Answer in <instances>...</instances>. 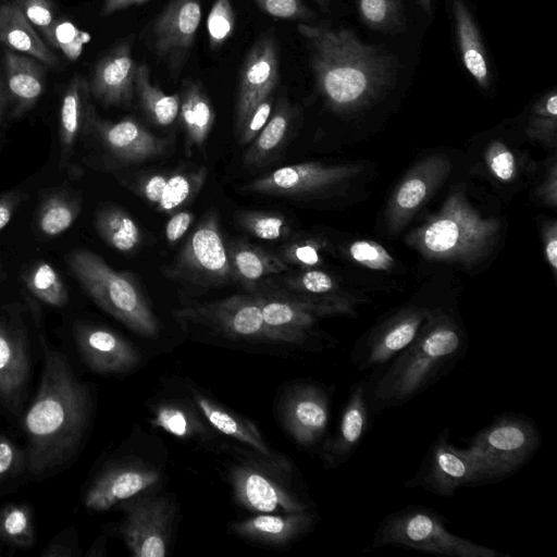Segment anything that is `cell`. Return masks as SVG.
<instances>
[{
  "instance_id": "cell-1",
  "label": "cell",
  "mask_w": 557,
  "mask_h": 557,
  "mask_svg": "<svg viewBox=\"0 0 557 557\" xmlns=\"http://www.w3.org/2000/svg\"><path fill=\"white\" fill-rule=\"evenodd\" d=\"M38 342L42 357L39 384L21 418L28 478L36 481L74 461L86 440L92 409L90 391L67 356L42 333Z\"/></svg>"
},
{
  "instance_id": "cell-2",
  "label": "cell",
  "mask_w": 557,
  "mask_h": 557,
  "mask_svg": "<svg viewBox=\"0 0 557 557\" xmlns=\"http://www.w3.org/2000/svg\"><path fill=\"white\" fill-rule=\"evenodd\" d=\"M297 30L308 44L317 86L331 106L359 104L395 79L394 54L363 42L351 29L298 23Z\"/></svg>"
},
{
  "instance_id": "cell-3",
  "label": "cell",
  "mask_w": 557,
  "mask_h": 557,
  "mask_svg": "<svg viewBox=\"0 0 557 557\" xmlns=\"http://www.w3.org/2000/svg\"><path fill=\"white\" fill-rule=\"evenodd\" d=\"M466 347L465 335L455 323L432 321L368 383L370 406L380 411L409 401L454 368Z\"/></svg>"
},
{
  "instance_id": "cell-4",
  "label": "cell",
  "mask_w": 557,
  "mask_h": 557,
  "mask_svg": "<svg viewBox=\"0 0 557 557\" xmlns=\"http://www.w3.org/2000/svg\"><path fill=\"white\" fill-rule=\"evenodd\" d=\"M66 262L102 310L141 336L158 335V319L133 276L113 270L100 256L88 250L71 252Z\"/></svg>"
},
{
  "instance_id": "cell-5",
  "label": "cell",
  "mask_w": 557,
  "mask_h": 557,
  "mask_svg": "<svg viewBox=\"0 0 557 557\" xmlns=\"http://www.w3.org/2000/svg\"><path fill=\"white\" fill-rule=\"evenodd\" d=\"M467 444L480 484H485L505 479L525 465L541 446V432L529 417L504 413Z\"/></svg>"
},
{
  "instance_id": "cell-6",
  "label": "cell",
  "mask_w": 557,
  "mask_h": 557,
  "mask_svg": "<svg viewBox=\"0 0 557 557\" xmlns=\"http://www.w3.org/2000/svg\"><path fill=\"white\" fill-rule=\"evenodd\" d=\"M389 545L449 557L504 556L491 547L449 532L444 517L423 506H407L388 515L379 524L372 546L380 548Z\"/></svg>"
},
{
  "instance_id": "cell-7",
  "label": "cell",
  "mask_w": 557,
  "mask_h": 557,
  "mask_svg": "<svg viewBox=\"0 0 557 557\" xmlns=\"http://www.w3.org/2000/svg\"><path fill=\"white\" fill-rule=\"evenodd\" d=\"M219 222L215 210L207 212L165 271L168 276L201 287L223 285L233 278Z\"/></svg>"
},
{
  "instance_id": "cell-8",
  "label": "cell",
  "mask_w": 557,
  "mask_h": 557,
  "mask_svg": "<svg viewBox=\"0 0 557 557\" xmlns=\"http://www.w3.org/2000/svg\"><path fill=\"white\" fill-rule=\"evenodd\" d=\"M174 315L177 320L201 324L234 338L298 343L293 336L265 323L255 293L188 306L176 310Z\"/></svg>"
},
{
  "instance_id": "cell-9",
  "label": "cell",
  "mask_w": 557,
  "mask_h": 557,
  "mask_svg": "<svg viewBox=\"0 0 557 557\" xmlns=\"http://www.w3.org/2000/svg\"><path fill=\"white\" fill-rule=\"evenodd\" d=\"M33 350L28 330L18 312L0 314V408L20 420L28 399Z\"/></svg>"
},
{
  "instance_id": "cell-10",
  "label": "cell",
  "mask_w": 557,
  "mask_h": 557,
  "mask_svg": "<svg viewBox=\"0 0 557 557\" xmlns=\"http://www.w3.org/2000/svg\"><path fill=\"white\" fill-rule=\"evenodd\" d=\"M124 517L117 528L135 557H164L173 506L163 496L138 494L121 503Z\"/></svg>"
},
{
  "instance_id": "cell-11",
  "label": "cell",
  "mask_w": 557,
  "mask_h": 557,
  "mask_svg": "<svg viewBox=\"0 0 557 557\" xmlns=\"http://www.w3.org/2000/svg\"><path fill=\"white\" fill-rule=\"evenodd\" d=\"M448 433L446 429L438 434L406 487H421L438 496L453 497L460 487L480 484L471 456L466 448L454 446Z\"/></svg>"
},
{
  "instance_id": "cell-12",
  "label": "cell",
  "mask_w": 557,
  "mask_h": 557,
  "mask_svg": "<svg viewBox=\"0 0 557 557\" xmlns=\"http://www.w3.org/2000/svg\"><path fill=\"white\" fill-rule=\"evenodd\" d=\"M200 21V0H171L150 26L151 50L173 69L180 67L194 45Z\"/></svg>"
},
{
  "instance_id": "cell-13",
  "label": "cell",
  "mask_w": 557,
  "mask_h": 557,
  "mask_svg": "<svg viewBox=\"0 0 557 557\" xmlns=\"http://www.w3.org/2000/svg\"><path fill=\"white\" fill-rule=\"evenodd\" d=\"M280 79L278 50L275 38L265 34L251 46L240 70L236 127L239 131L251 111L272 96Z\"/></svg>"
},
{
  "instance_id": "cell-14",
  "label": "cell",
  "mask_w": 557,
  "mask_h": 557,
  "mask_svg": "<svg viewBox=\"0 0 557 557\" xmlns=\"http://www.w3.org/2000/svg\"><path fill=\"white\" fill-rule=\"evenodd\" d=\"M73 338L81 360L96 373H125L139 363L137 349L107 327L79 322L73 329Z\"/></svg>"
},
{
  "instance_id": "cell-15",
  "label": "cell",
  "mask_w": 557,
  "mask_h": 557,
  "mask_svg": "<svg viewBox=\"0 0 557 557\" xmlns=\"http://www.w3.org/2000/svg\"><path fill=\"white\" fill-rule=\"evenodd\" d=\"M160 481L154 469L131 465H110L90 478L82 492L84 507L104 511L136 496Z\"/></svg>"
},
{
  "instance_id": "cell-16",
  "label": "cell",
  "mask_w": 557,
  "mask_h": 557,
  "mask_svg": "<svg viewBox=\"0 0 557 557\" xmlns=\"http://www.w3.org/2000/svg\"><path fill=\"white\" fill-rule=\"evenodd\" d=\"M136 69L131 42H120L96 64L88 84L90 95L106 107L129 104L135 94Z\"/></svg>"
},
{
  "instance_id": "cell-17",
  "label": "cell",
  "mask_w": 557,
  "mask_h": 557,
  "mask_svg": "<svg viewBox=\"0 0 557 557\" xmlns=\"http://www.w3.org/2000/svg\"><path fill=\"white\" fill-rule=\"evenodd\" d=\"M369 411L368 383L356 382L343 408L336 433L323 447L325 468L343 465L356 451L368 430Z\"/></svg>"
},
{
  "instance_id": "cell-18",
  "label": "cell",
  "mask_w": 557,
  "mask_h": 557,
  "mask_svg": "<svg viewBox=\"0 0 557 557\" xmlns=\"http://www.w3.org/2000/svg\"><path fill=\"white\" fill-rule=\"evenodd\" d=\"M110 153L126 163L144 162L165 152L169 141L159 138L137 121L126 117L117 122L97 121L89 116Z\"/></svg>"
},
{
  "instance_id": "cell-19",
  "label": "cell",
  "mask_w": 557,
  "mask_h": 557,
  "mask_svg": "<svg viewBox=\"0 0 557 557\" xmlns=\"http://www.w3.org/2000/svg\"><path fill=\"white\" fill-rule=\"evenodd\" d=\"M232 483L238 502L250 510L263 513L308 510V506L295 495L251 467L235 468L232 472Z\"/></svg>"
},
{
  "instance_id": "cell-20",
  "label": "cell",
  "mask_w": 557,
  "mask_h": 557,
  "mask_svg": "<svg viewBox=\"0 0 557 557\" xmlns=\"http://www.w3.org/2000/svg\"><path fill=\"white\" fill-rule=\"evenodd\" d=\"M329 414L326 393L315 385H304L288 395L284 407V423L298 444L311 446L323 436Z\"/></svg>"
},
{
  "instance_id": "cell-21",
  "label": "cell",
  "mask_w": 557,
  "mask_h": 557,
  "mask_svg": "<svg viewBox=\"0 0 557 557\" xmlns=\"http://www.w3.org/2000/svg\"><path fill=\"white\" fill-rule=\"evenodd\" d=\"M4 84L13 103L12 116L30 110L45 90V69L33 57L11 49L4 51Z\"/></svg>"
},
{
  "instance_id": "cell-22",
  "label": "cell",
  "mask_w": 557,
  "mask_h": 557,
  "mask_svg": "<svg viewBox=\"0 0 557 557\" xmlns=\"http://www.w3.org/2000/svg\"><path fill=\"white\" fill-rule=\"evenodd\" d=\"M337 176V171L315 163H300L278 168L253 180L244 189L263 195L292 197L322 187Z\"/></svg>"
},
{
  "instance_id": "cell-23",
  "label": "cell",
  "mask_w": 557,
  "mask_h": 557,
  "mask_svg": "<svg viewBox=\"0 0 557 557\" xmlns=\"http://www.w3.org/2000/svg\"><path fill=\"white\" fill-rule=\"evenodd\" d=\"M265 323L293 336L298 343L309 336L318 309L306 301L281 294L256 293Z\"/></svg>"
},
{
  "instance_id": "cell-24",
  "label": "cell",
  "mask_w": 557,
  "mask_h": 557,
  "mask_svg": "<svg viewBox=\"0 0 557 557\" xmlns=\"http://www.w3.org/2000/svg\"><path fill=\"white\" fill-rule=\"evenodd\" d=\"M451 9L462 64L478 85L487 88L491 69L479 27L463 0H453Z\"/></svg>"
},
{
  "instance_id": "cell-25",
  "label": "cell",
  "mask_w": 557,
  "mask_h": 557,
  "mask_svg": "<svg viewBox=\"0 0 557 557\" xmlns=\"http://www.w3.org/2000/svg\"><path fill=\"white\" fill-rule=\"evenodd\" d=\"M314 523L313 513L306 511L280 515H259L233 524V531L253 541L283 545L307 532Z\"/></svg>"
},
{
  "instance_id": "cell-26",
  "label": "cell",
  "mask_w": 557,
  "mask_h": 557,
  "mask_svg": "<svg viewBox=\"0 0 557 557\" xmlns=\"http://www.w3.org/2000/svg\"><path fill=\"white\" fill-rule=\"evenodd\" d=\"M0 42L11 50L33 57L48 66L59 63L58 57L37 35L15 2L0 4Z\"/></svg>"
},
{
  "instance_id": "cell-27",
  "label": "cell",
  "mask_w": 557,
  "mask_h": 557,
  "mask_svg": "<svg viewBox=\"0 0 557 557\" xmlns=\"http://www.w3.org/2000/svg\"><path fill=\"white\" fill-rule=\"evenodd\" d=\"M194 398L200 411L214 429L249 445L274 466L284 467V460L270 449L255 424L234 416L199 393L194 392Z\"/></svg>"
},
{
  "instance_id": "cell-28",
  "label": "cell",
  "mask_w": 557,
  "mask_h": 557,
  "mask_svg": "<svg viewBox=\"0 0 557 557\" xmlns=\"http://www.w3.org/2000/svg\"><path fill=\"white\" fill-rule=\"evenodd\" d=\"M227 249L233 278L247 288L255 289L260 280L288 269L281 257L246 240H235Z\"/></svg>"
},
{
  "instance_id": "cell-29",
  "label": "cell",
  "mask_w": 557,
  "mask_h": 557,
  "mask_svg": "<svg viewBox=\"0 0 557 557\" xmlns=\"http://www.w3.org/2000/svg\"><path fill=\"white\" fill-rule=\"evenodd\" d=\"M180 117L186 134V148L201 147L215 119L212 103L197 82L185 85L181 95Z\"/></svg>"
},
{
  "instance_id": "cell-30",
  "label": "cell",
  "mask_w": 557,
  "mask_h": 557,
  "mask_svg": "<svg viewBox=\"0 0 557 557\" xmlns=\"http://www.w3.org/2000/svg\"><path fill=\"white\" fill-rule=\"evenodd\" d=\"M89 85L76 74L69 83L60 109V146L62 164L71 157L85 119H88Z\"/></svg>"
},
{
  "instance_id": "cell-31",
  "label": "cell",
  "mask_w": 557,
  "mask_h": 557,
  "mask_svg": "<svg viewBox=\"0 0 557 557\" xmlns=\"http://www.w3.org/2000/svg\"><path fill=\"white\" fill-rule=\"evenodd\" d=\"M293 121V109L285 98H281L269 121L250 143L244 156L248 165L264 164L283 145Z\"/></svg>"
},
{
  "instance_id": "cell-32",
  "label": "cell",
  "mask_w": 557,
  "mask_h": 557,
  "mask_svg": "<svg viewBox=\"0 0 557 557\" xmlns=\"http://www.w3.org/2000/svg\"><path fill=\"white\" fill-rule=\"evenodd\" d=\"M135 92L141 109L160 126L171 125L180 113L181 96L168 95L150 82L149 67L139 64L135 74Z\"/></svg>"
},
{
  "instance_id": "cell-33",
  "label": "cell",
  "mask_w": 557,
  "mask_h": 557,
  "mask_svg": "<svg viewBox=\"0 0 557 557\" xmlns=\"http://www.w3.org/2000/svg\"><path fill=\"white\" fill-rule=\"evenodd\" d=\"M35 513L26 502H10L0 508V542L13 549L27 550L36 544Z\"/></svg>"
},
{
  "instance_id": "cell-34",
  "label": "cell",
  "mask_w": 557,
  "mask_h": 557,
  "mask_svg": "<svg viewBox=\"0 0 557 557\" xmlns=\"http://www.w3.org/2000/svg\"><path fill=\"white\" fill-rule=\"evenodd\" d=\"M95 225L102 239L121 252L133 251L140 244L141 235L137 223L121 208L100 209L96 214Z\"/></svg>"
},
{
  "instance_id": "cell-35",
  "label": "cell",
  "mask_w": 557,
  "mask_h": 557,
  "mask_svg": "<svg viewBox=\"0 0 557 557\" xmlns=\"http://www.w3.org/2000/svg\"><path fill=\"white\" fill-rule=\"evenodd\" d=\"M206 177V168L170 174L162 197L157 205L158 210L171 213L189 202L201 189Z\"/></svg>"
},
{
  "instance_id": "cell-36",
  "label": "cell",
  "mask_w": 557,
  "mask_h": 557,
  "mask_svg": "<svg viewBox=\"0 0 557 557\" xmlns=\"http://www.w3.org/2000/svg\"><path fill=\"white\" fill-rule=\"evenodd\" d=\"M358 14L370 28L397 33L405 26L401 0H356Z\"/></svg>"
},
{
  "instance_id": "cell-37",
  "label": "cell",
  "mask_w": 557,
  "mask_h": 557,
  "mask_svg": "<svg viewBox=\"0 0 557 557\" xmlns=\"http://www.w3.org/2000/svg\"><path fill=\"white\" fill-rule=\"evenodd\" d=\"M28 478L24 446L0 432V496L16 491Z\"/></svg>"
},
{
  "instance_id": "cell-38",
  "label": "cell",
  "mask_w": 557,
  "mask_h": 557,
  "mask_svg": "<svg viewBox=\"0 0 557 557\" xmlns=\"http://www.w3.org/2000/svg\"><path fill=\"white\" fill-rule=\"evenodd\" d=\"M25 282L28 289L45 304L58 308L66 305L67 289L51 264L45 261L36 263L27 272Z\"/></svg>"
},
{
  "instance_id": "cell-39",
  "label": "cell",
  "mask_w": 557,
  "mask_h": 557,
  "mask_svg": "<svg viewBox=\"0 0 557 557\" xmlns=\"http://www.w3.org/2000/svg\"><path fill=\"white\" fill-rule=\"evenodd\" d=\"M238 225L263 240H278L290 233L286 216L280 212L246 210L236 214Z\"/></svg>"
},
{
  "instance_id": "cell-40",
  "label": "cell",
  "mask_w": 557,
  "mask_h": 557,
  "mask_svg": "<svg viewBox=\"0 0 557 557\" xmlns=\"http://www.w3.org/2000/svg\"><path fill=\"white\" fill-rule=\"evenodd\" d=\"M79 214V203L64 196L49 197L41 206L38 215L40 231L48 236L65 232Z\"/></svg>"
},
{
  "instance_id": "cell-41",
  "label": "cell",
  "mask_w": 557,
  "mask_h": 557,
  "mask_svg": "<svg viewBox=\"0 0 557 557\" xmlns=\"http://www.w3.org/2000/svg\"><path fill=\"white\" fill-rule=\"evenodd\" d=\"M235 27V13L230 0H215L207 18L209 46L221 48L232 36Z\"/></svg>"
},
{
  "instance_id": "cell-42",
  "label": "cell",
  "mask_w": 557,
  "mask_h": 557,
  "mask_svg": "<svg viewBox=\"0 0 557 557\" xmlns=\"http://www.w3.org/2000/svg\"><path fill=\"white\" fill-rule=\"evenodd\" d=\"M89 40V35L77 28L66 18H57L53 27L52 47L60 49L71 61H75L82 54L84 45Z\"/></svg>"
},
{
  "instance_id": "cell-43",
  "label": "cell",
  "mask_w": 557,
  "mask_h": 557,
  "mask_svg": "<svg viewBox=\"0 0 557 557\" xmlns=\"http://www.w3.org/2000/svg\"><path fill=\"white\" fill-rule=\"evenodd\" d=\"M258 8L265 14L299 23H312L315 20L314 12L302 0H253Z\"/></svg>"
},
{
  "instance_id": "cell-44",
  "label": "cell",
  "mask_w": 557,
  "mask_h": 557,
  "mask_svg": "<svg viewBox=\"0 0 557 557\" xmlns=\"http://www.w3.org/2000/svg\"><path fill=\"white\" fill-rule=\"evenodd\" d=\"M33 26L44 35L52 46L53 27L57 21L54 9L49 0H14Z\"/></svg>"
},
{
  "instance_id": "cell-45",
  "label": "cell",
  "mask_w": 557,
  "mask_h": 557,
  "mask_svg": "<svg viewBox=\"0 0 557 557\" xmlns=\"http://www.w3.org/2000/svg\"><path fill=\"white\" fill-rule=\"evenodd\" d=\"M460 234V227L455 221L440 220L426 228L424 244L434 252H444L457 245Z\"/></svg>"
},
{
  "instance_id": "cell-46",
  "label": "cell",
  "mask_w": 557,
  "mask_h": 557,
  "mask_svg": "<svg viewBox=\"0 0 557 557\" xmlns=\"http://www.w3.org/2000/svg\"><path fill=\"white\" fill-rule=\"evenodd\" d=\"M152 423L178 437H185L191 432V424L187 414L180 408L172 406L159 407Z\"/></svg>"
},
{
  "instance_id": "cell-47",
  "label": "cell",
  "mask_w": 557,
  "mask_h": 557,
  "mask_svg": "<svg viewBox=\"0 0 557 557\" xmlns=\"http://www.w3.org/2000/svg\"><path fill=\"white\" fill-rule=\"evenodd\" d=\"M40 557H76L81 555L78 532L72 525L57 533L45 548Z\"/></svg>"
},
{
  "instance_id": "cell-48",
  "label": "cell",
  "mask_w": 557,
  "mask_h": 557,
  "mask_svg": "<svg viewBox=\"0 0 557 557\" xmlns=\"http://www.w3.org/2000/svg\"><path fill=\"white\" fill-rule=\"evenodd\" d=\"M273 96L262 100L249 114L242 128L239 143L242 146L250 144L269 121L273 110Z\"/></svg>"
},
{
  "instance_id": "cell-49",
  "label": "cell",
  "mask_w": 557,
  "mask_h": 557,
  "mask_svg": "<svg viewBox=\"0 0 557 557\" xmlns=\"http://www.w3.org/2000/svg\"><path fill=\"white\" fill-rule=\"evenodd\" d=\"M349 251L356 261L370 267H383L382 264L391 261L389 256L382 247L367 240L355 242Z\"/></svg>"
},
{
  "instance_id": "cell-50",
  "label": "cell",
  "mask_w": 557,
  "mask_h": 557,
  "mask_svg": "<svg viewBox=\"0 0 557 557\" xmlns=\"http://www.w3.org/2000/svg\"><path fill=\"white\" fill-rule=\"evenodd\" d=\"M281 259L287 263L299 265H314L319 262L320 256L317 246L312 243H293L282 250Z\"/></svg>"
},
{
  "instance_id": "cell-51",
  "label": "cell",
  "mask_w": 557,
  "mask_h": 557,
  "mask_svg": "<svg viewBox=\"0 0 557 557\" xmlns=\"http://www.w3.org/2000/svg\"><path fill=\"white\" fill-rule=\"evenodd\" d=\"M293 286L308 294L322 295L333 289L331 276L322 271L311 270L292 281Z\"/></svg>"
},
{
  "instance_id": "cell-52",
  "label": "cell",
  "mask_w": 557,
  "mask_h": 557,
  "mask_svg": "<svg viewBox=\"0 0 557 557\" xmlns=\"http://www.w3.org/2000/svg\"><path fill=\"white\" fill-rule=\"evenodd\" d=\"M426 186L420 178H411L404 183L397 194V203L404 209L416 208L425 197Z\"/></svg>"
},
{
  "instance_id": "cell-53",
  "label": "cell",
  "mask_w": 557,
  "mask_h": 557,
  "mask_svg": "<svg viewBox=\"0 0 557 557\" xmlns=\"http://www.w3.org/2000/svg\"><path fill=\"white\" fill-rule=\"evenodd\" d=\"M490 165L499 180L508 181L513 174L515 159L506 148L497 147L491 156Z\"/></svg>"
},
{
  "instance_id": "cell-54",
  "label": "cell",
  "mask_w": 557,
  "mask_h": 557,
  "mask_svg": "<svg viewBox=\"0 0 557 557\" xmlns=\"http://www.w3.org/2000/svg\"><path fill=\"white\" fill-rule=\"evenodd\" d=\"M194 221L190 211H180L173 214L165 225V237L170 244L176 243L188 231Z\"/></svg>"
},
{
  "instance_id": "cell-55",
  "label": "cell",
  "mask_w": 557,
  "mask_h": 557,
  "mask_svg": "<svg viewBox=\"0 0 557 557\" xmlns=\"http://www.w3.org/2000/svg\"><path fill=\"white\" fill-rule=\"evenodd\" d=\"M169 175L163 173L151 174L143 180L139 185L140 194L143 197L152 205H158L164 187L166 185Z\"/></svg>"
},
{
  "instance_id": "cell-56",
  "label": "cell",
  "mask_w": 557,
  "mask_h": 557,
  "mask_svg": "<svg viewBox=\"0 0 557 557\" xmlns=\"http://www.w3.org/2000/svg\"><path fill=\"white\" fill-rule=\"evenodd\" d=\"M24 198L25 195L20 191H12L0 197V230L9 224L15 209Z\"/></svg>"
},
{
  "instance_id": "cell-57",
  "label": "cell",
  "mask_w": 557,
  "mask_h": 557,
  "mask_svg": "<svg viewBox=\"0 0 557 557\" xmlns=\"http://www.w3.org/2000/svg\"><path fill=\"white\" fill-rule=\"evenodd\" d=\"M149 0H103L102 12L104 16L111 15L117 11L127 9L133 5H139Z\"/></svg>"
},
{
  "instance_id": "cell-58",
  "label": "cell",
  "mask_w": 557,
  "mask_h": 557,
  "mask_svg": "<svg viewBox=\"0 0 557 557\" xmlns=\"http://www.w3.org/2000/svg\"><path fill=\"white\" fill-rule=\"evenodd\" d=\"M546 256L553 268L557 267V240L552 238L546 245Z\"/></svg>"
},
{
  "instance_id": "cell-59",
  "label": "cell",
  "mask_w": 557,
  "mask_h": 557,
  "mask_svg": "<svg viewBox=\"0 0 557 557\" xmlns=\"http://www.w3.org/2000/svg\"><path fill=\"white\" fill-rule=\"evenodd\" d=\"M7 100H8V94H7V89H5L4 79L0 75V121H1V115H2Z\"/></svg>"
},
{
  "instance_id": "cell-60",
  "label": "cell",
  "mask_w": 557,
  "mask_h": 557,
  "mask_svg": "<svg viewBox=\"0 0 557 557\" xmlns=\"http://www.w3.org/2000/svg\"><path fill=\"white\" fill-rule=\"evenodd\" d=\"M423 11L428 14L432 12V0H417Z\"/></svg>"
},
{
  "instance_id": "cell-61",
  "label": "cell",
  "mask_w": 557,
  "mask_h": 557,
  "mask_svg": "<svg viewBox=\"0 0 557 557\" xmlns=\"http://www.w3.org/2000/svg\"><path fill=\"white\" fill-rule=\"evenodd\" d=\"M317 5L323 11L327 12L330 9V0H313Z\"/></svg>"
},
{
  "instance_id": "cell-62",
  "label": "cell",
  "mask_w": 557,
  "mask_h": 557,
  "mask_svg": "<svg viewBox=\"0 0 557 557\" xmlns=\"http://www.w3.org/2000/svg\"><path fill=\"white\" fill-rule=\"evenodd\" d=\"M2 543L0 542V555L2 554Z\"/></svg>"
}]
</instances>
